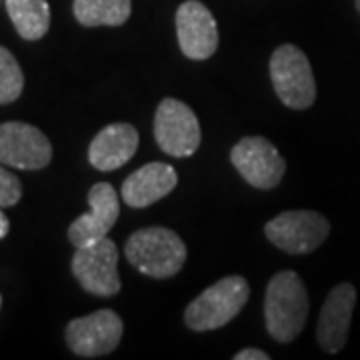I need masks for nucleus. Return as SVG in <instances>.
<instances>
[{
	"label": "nucleus",
	"instance_id": "obj_8",
	"mask_svg": "<svg viewBox=\"0 0 360 360\" xmlns=\"http://www.w3.org/2000/svg\"><path fill=\"white\" fill-rule=\"evenodd\" d=\"M124 333L122 319L115 310H96L89 316L75 319L66 326V342L82 359H98L110 354Z\"/></svg>",
	"mask_w": 360,
	"mask_h": 360
},
{
	"label": "nucleus",
	"instance_id": "obj_4",
	"mask_svg": "<svg viewBox=\"0 0 360 360\" xmlns=\"http://www.w3.org/2000/svg\"><path fill=\"white\" fill-rule=\"evenodd\" d=\"M270 78L278 98L292 110H307L316 101L309 58L295 44H283L270 56Z\"/></svg>",
	"mask_w": 360,
	"mask_h": 360
},
{
	"label": "nucleus",
	"instance_id": "obj_12",
	"mask_svg": "<svg viewBox=\"0 0 360 360\" xmlns=\"http://www.w3.org/2000/svg\"><path fill=\"white\" fill-rule=\"evenodd\" d=\"M89 205L90 212L78 217L68 229V240L77 248L104 238L112 231L120 214L118 194L108 182H96L90 188Z\"/></svg>",
	"mask_w": 360,
	"mask_h": 360
},
{
	"label": "nucleus",
	"instance_id": "obj_2",
	"mask_svg": "<svg viewBox=\"0 0 360 360\" xmlns=\"http://www.w3.org/2000/svg\"><path fill=\"white\" fill-rule=\"evenodd\" d=\"M124 252L134 269L150 278H170L186 262V245L165 226H148L130 234Z\"/></svg>",
	"mask_w": 360,
	"mask_h": 360
},
{
	"label": "nucleus",
	"instance_id": "obj_23",
	"mask_svg": "<svg viewBox=\"0 0 360 360\" xmlns=\"http://www.w3.org/2000/svg\"><path fill=\"white\" fill-rule=\"evenodd\" d=\"M0 307H2V296H0Z\"/></svg>",
	"mask_w": 360,
	"mask_h": 360
},
{
	"label": "nucleus",
	"instance_id": "obj_22",
	"mask_svg": "<svg viewBox=\"0 0 360 360\" xmlns=\"http://www.w3.org/2000/svg\"><path fill=\"white\" fill-rule=\"evenodd\" d=\"M356 8H359V13H360V0H356Z\"/></svg>",
	"mask_w": 360,
	"mask_h": 360
},
{
	"label": "nucleus",
	"instance_id": "obj_17",
	"mask_svg": "<svg viewBox=\"0 0 360 360\" xmlns=\"http://www.w3.org/2000/svg\"><path fill=\"white\" fill-rule=\"evenodd\" d=\"M75 18L82 26H122L130 18V0H75Z\"/></svg>",
	"mask_w": 360,
	"mask_h": 360
},
{
	"label": "nucleus",
	"instance_id": "obj_3",
	"mask_svg": "<svg viewBox=\"0 0 360 360\" xmlns=\"http://www.w3.org/2000/svg\"><path fill=\"white\" fill-rule=\"evenodd\" d=\"M248 296L250 286L243 276H226L194 298L184 310V322L196 333L217 330L245 309Z\"/></svg>",
	"mask_w": 360,
	"mask_h": 360
},
{
	"label": "nucleus",
	"instance_id": "obj_14",
	"mask_svg": "<svg viewBox=\"0 0 360 360\" xmlns=\"http://www.w3.org/2000/svg\"><path fill=\"white\" fill-rule=\"evenodd\" d=\"M176 182L179 174L170 165L148 162L124 180L120 194L130 208H146L172 193Z\"/></svg>",
	"mask_w": 360,
	"mask_h": 360
},
{
	"label": "nucleus",
	"instance_id": "obj_9",
	"mask_svg": "<svg viewBox=\"0 0 360 360\" xmlns=\"http://www.w3.org/2000/svg\"><path fill=\"white\" fill-rule=\"evenodd\" d=\"M231 160L238 174L260 191L278 186L286 172V160L274 144L262 136H246L236 142L231 150Z\"/></svg>",
	"mask_w": 360,
	"mask_h": 360
},
{
	"label": "nucleus",
	"instance_id": "obj_18",
	"mask_svg": "<svg viewBox=\"0 0 360 360\" xmlns=\"http://www.w3.org/2000/svg\"><path fill=\"white\" fill-rule=\"evenodd\" d=\"M25 89V75L8 49L0 46V104L14 103Z\"/></svg>",
	"mask_w": 360,
	"mask_h": 360
},
{
	"label": "nucleus",
	"instance_id": "obj_16",
	"mask_svg": "<svg viewBox=\"0 0 360 360\" xmlns=\"http://www.w3.org/2000/svg\"><path fill=\"white\" fill-rule=\"evenodd\" d=\"M16 32L25 40H40L51 28V6L46 0H4Z\"/></svg>",
	"mask_w": 360,
	"mask_h": 360
},
{
	"label": "nucleus",
	"instance_id": "obj_13",
	"mask_svg": "<svg viewBox=\"0 0 360 360\" xmlns=\"http://www.w3.org/2000/svg\"><path fill=\"white\" fill-rule=\"evenodd\" d=\"M354 304H356V288L350 283L336 284L328 292L316 326V340L324 352L336 354L345 348Z\"/></svg>",
	"mask_w": 360,
	"mask_h": 360
},
{
	"label": "nucleus",
	"instance_id": "obj_10",
	"mask_svg": "<svg viewBox=\"0 0 360 360\" xmlns=\"http://www.w3.org/2000/svg\"><path fill=\"white\" fill-rule=\"evenodd\" d=\"M52 160L51 141L26 122L0 124V162L20 170H40Z\"/></svg>",
	"mask_w": 360,
	"mask_h": 360
},
{
	"label": "nucleus",
	"instance_id": "obj_20",
	"mask_svg": "<svg viewBox=\"0 0 360 360\" xmlns=\"http://www.w3.org/2000/svg\"><path fill=\"white\" fill-rule=\"evenodd\" d=\"M270 356L266 352L258 350V348H245L240 352L234 354V360H269Z\"/></svg>",
	"mask_w": 360,
	"mask_h": 360
},
{
	"label": "nucleus",
	"instance_id": "obj_7",
	"mask_svg": "<svg viewBox=\"0 0 360 360\" xmlns=\"http://www.w3.org/2000/svg\"><path fill=\"white\" fill-rule=\"evenodd\" d=\"M156 144L174 158L193 156L200 146V124L191 106L176 98H165L155 116Z\"/></svg>",
	"mask_w": 360,
	"mask_h": 360
},
{
	"label": "nucleus",
	"instance_id": "obj_11",
	"mask_svg": "<svg viewBox=\"0 0 360 360\" xmlns=\"http://www.w3.org/2000/svg\"><path fill=\"white\" fill-rule=\"evenodd\" d=\"M176 37L180 51L191 60H206L219 49L217 20L198 0H186L179 6Z\"/></svg>",
	"mask_w": 360,
	"mask_h": 360
},
{
	"label": "nucleus",
	"instance_id": "obj_15",
	"mask_svg": "<svg viewBox=\"0 0 360 360\" xmlns=\"http://www.w3.org/2000/svg\"><path fill=\"white\" fill-rule=\"evenodd\" d=\"M139 132L132 124L115 122L103 129L90 142V165L103 172L124 167L139 148Z\"/></svg>",
	"mask_w": 360,
	"mask_h": 360
},
{
	"label": "nucleus",
	"instance_id": "obj_1",
	"mask_svg": "<svg viewBox=\"0 0 360 360\" xmlns=\"http://www.w3.org/2000/svg\"><path fill=\"white\" fill-rule=\"evenodd\" d=\"M309 316V295L302 278L283 270L270 278L264 296V319L269 335L276 342H292L302 333Z\"/></svg>",
	"mask_w": 360,
	"mask_h": 360
},
{
	"label": "nucleus",
	"instance_id": "obj_21",
	"mask_svg": "<svg viewBox=\"0 0 360 360\" xmlns=\"http://www.w3.org/2000/svg\"><path fill=\"white\" fill-rule=\"evenodd\" d=\"M11 231V220L6 219V214L2 212V206H0V240L8 234Z\"/></svg>",
	"mask_w": 360,
	"mask_h": 360
},
{
	"label": "nucleus",
	"instance_id": "obj_5",
	"mask_svg": "<svg viewBox=\"0 0 360 360\" xmlns=\"http://www.w3.org/2000/svg\"><path fill=\"white\" fill-rule=\"evenodd\" d=\"M330 222L316 210H286L264 226L272 245L288 255H309L328 238Z\"/></svg>",
	"mask_w": 360,
	"mask_h": 360
},
{
	"label": "nucleus",
	"instance_id": "obj_19",
	"mask_svg": "<svg viewBox=\"0 0 360 360\" xmlns=\"http://www.w3.org/2000/svg\"><path fill=\"white\" fill-rule=\"evenodd\" d=\"M22 198V186L20 180L14 176L13 172L0 167V206L8 208L14 206Z\"/></svg>",
	"mask_w": 360,
	"mask_h": 360
},
{
	"label": "nucleus",
	"instance_id": "obj_6",
	"mask_svg": "<svg viewBox=\"0 0 360 360\" xmlns=\"http://www.w3.org/2000/svg\"><path fill=\"white\" fill-rule=\"evenodd\" d=\"M118 248L115 240L104 236L96 243L78 246L72 257V274L80 286L96 296H115L120 292L118 276Z\"/></svg>",
	"mask_w": 360,
	"mask_h": 360
}]
</instances>
